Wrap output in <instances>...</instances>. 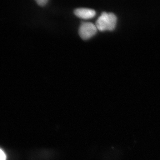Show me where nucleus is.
<instances>
[{
    "instance_id": "7ed1b4c3",
    "label": "nucleus",
    "mask_w": 160,
    "mask_h": 160,
    "mask_svg": "<svg viewBox=\"0 0 160 160\" xmlns=\"http://www.w3.org/2000/svg\"><path fill=\"white\" fill-rule=\"evenodd\" d=\"M74 13L78 17L85 19L92 18L96 15L94 10L88 8H78L74 10Z\"/></svg>"
},
{
    "instance_id": "39448f33",
    "label": "nucleus",
    "mask_w": 160,
    "mask_h": 160,
    "mask_svg": "<svg viewBox=\"0 0 160 160\" xmlns=\"http://www.w3.org/2000/svg\"><path fill=\"white\" fill-rule=\"evenodd\" d=\"M0 160H6V154L1 149H0Z\"/></svg>"
},
{
    "instance_id": "f257e3e1",
    "label": "nucleus",
    "mask_w": 160,
    "mask_h": 160,
    "mask_svg": "<svg viewBox=\"0 0 160 160\" xmlns=\"http://www.w3.org/2000/svg\"><path fill=\"white\" fill-rule=\"evenodd\" d=\"M117 18L113 13L103 12L98 19L96 26L100 31L112 30L115 28Z\"/></svg>"
},
{
    "instance_id": "f03ea898",
    "label": "nucleus",
    "mask_w": 160,
    "mask_h": 160,
    "mask_svg": "<svg viewBox=\"0 0 160 160\" xmlns=\"http://www.w3.org/2000/svg\"><path fill=\"white\" fill-rule=\"evenodd\" d=\"M96 25L91 22H82L79 29L80 37L84 40L89 39L97 32Z\"/></svg>"
},
{
    "instance_id": "20e7f679",
    "label": "nucleus",
    "mask_w": 160,
    "mask_h": 160,
    "mask_svg": "<svg viewBox=\"0 0 160 160\" xmlns=\"http://www.w3.org/2000/svg\"><path fill=\"white\" fill-rule=\"evenodd\" d=\"M48 1L47 0H38L36 1L41 6H44L47 3Z\"/></svg>"
}]
</instances>
